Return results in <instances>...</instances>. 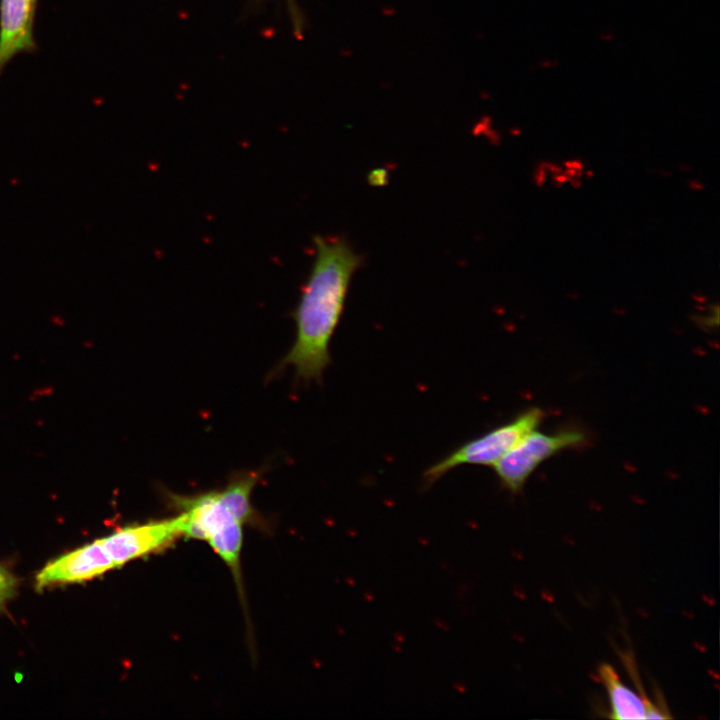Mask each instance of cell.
Here are the masks:
<instances>
[{"label": "cell", "instance_id": "ba28073f", "mask_svg": "<svg viewBox=\"0 0 720 720\" xmlns=\"http://www.w3.org/2000/svg\"><path fill=\"white\" fill-rule=\"evenodd\" d=\"M597 674L609 697L610 718L617 720L671 718L667 710H663L628 688L612 665L602 663L598 667Z\"/></svg>", "mask_w": 720, "mask_h": 720}, {"label": "cell", "instance_id": "277c9868", "mask_svg": "<svg viewBox=\"0 0 720 720\" xmlns=\"http://www.w3.org/2000/svg\"><path fill=\"white\" fill-rule=\"evenodd\" d=\"M585 441V433L577 429L562 430L554 434L534 429L493 467L502 487L512 494H517L542 462L564 449L582 446Z\"/></svg>", "mask_w": 720, "mask_h": 720}, {"label": "cell", "instance_id": "6da1fadb", "mask_svg": "<svg viewBox=\"0 0 720 720\" xmlns=\"http://www.w3.org/2000/svg\"><path fill=\"white\" fill-rule=\"evenodd\" d=\"M311 269L293 318L295 340L275 372L292 367L298 380L319 382L331 362L330 342L341 319L347 292L362 256L339 236L315 235Z\"/></svg>", "mask_w": 720, "mask_h": 720}, {"label": "cell", "instance_id": "52a82bcc", "mask_svg": "<svg viewBox=\"0 0 720 720\" xmlns=\"http://www.w3.org/2000/svg\"><path fill=\"white\" fill-rule=\"evenodd\" d=\"M37 1L0 0V76L15 56L36 50Z\"/></svg>", "mask_w": 720, "mask_h": 720}, {"label": "cell", "instance_id": "8992f818", "mask_svg": "<svg viewBox=\"0 0 720 720\" xmlns=\"http://www.w3.org/2000/svg\"><path fill=\"white\" fill-rule=\"evenodd\" d=\"M116 566L100 539L49 562L36 577L38 589L66 583H79L101 576Z\"/></svg>", "mask_w": 720, "mask_h": 720}, {"label": "cell", "instance_id": "9c48e42d", "mask_svg": "<svg viewBox=\"0 0 720 720\" xmlns=\"http://www.w3.org/2000/svg\"><path fill=\"white\" fill-rule=\"evenodd\" d=\"M16 586L15 577L0 564V609L14 597Z\"/></svg>", "mask_w": 720, "mask_h": 720}, {"label": "cell", "instance_id": "5b68a950", "mask_svg": "<svg viewBox=\"0 0 720 720\" xmlns=\"http://www.w3.org/2000/svg\"><path fill=\"white\" fill-rule=\"evenodd\" d=\"M182 537L179 516L150 520L127 526L100 538V541L115 564L116 568L124 564L159 552L178 538Z\"/></svg>", "mask_w": 720, "mask_h": 720}, {"label": "cell", "instance_id": "7a4b0ae2", "mask_svg": "<svg viewBox=\"0 0 720 720\" xmlns=\"http://www.w3.org/2000/svg\"><path fill=\"white\" fill-rule=\"evenodd\" d=\"M261 475L259 470L238 472L225 487L194 495L164 491L167 504L178 512L182 537L206 541L231 570L241 595L243 527L257 520L251 495Z\"/></svg>", "mask_w": 720, "mask_h": 720}, {"label": "cell", "instance_id": "3957f363", "mask_svg": "<svg viewBox=\"0 0 720 720\" xmlns=\"http://www.w3.org/2000/svg\"><path fill=\"white\" fill-rule=\"evenodd\" d=\"M543 416L540 408L532 407L511 421L463 443L424 471L425 487L462 465L494 466L525 435L537 428Z\"/></svg>", "mask_w": 720, "mask_h": 720}]
</instances>
